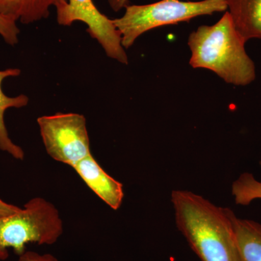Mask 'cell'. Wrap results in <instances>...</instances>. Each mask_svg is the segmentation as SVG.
I'll return each instance as SVG.
<instances>
[{
    "mask_svg": "<svg viewBox=\"0 0 261 261\" xmlns=\"http://www.w3.org/2000/svg\"><path fill=\"white\" fill-rule=\"evenodd\" d=\"M171 200L177 227L201 261H243L226 208L181 190Z\"/></svg>",
    "mask_w": 261,
    "mask_h": 261,
    "instance_id": "1",
    "label": "cell"
},
{
    "mask_svg": "<svg viewBox=\"0 0 261 261\" xmlns=\"http://www.w3.org/2000/svg\"><path fill=\"white\" fill-rule=\"evenodd\" d=\"M245 43L226 11L214 25H201L191 33L188 39L190 65L212 70L226 83L249 85L256 78V71Z\"/></svg>",
    "mask_w": 261,
    "mask_h": 261,
    "instance_id": "2",
    "label": "cell"
},
{
    "mask_svg": "<svg viewBox=\"0 0 261 261\" xmlns=\"http://www.w3.org/2000/svg\"><path fill=\"white\" fill-rule=\"evenodd\" d=\"M63 233L59 211L42 197H34L20 210L0 216V261L9 257V250L20 256L27 245H51Z\"/></svg>",
    "mask_w": 261,
    "mask_h": 261,
    "instance_id": "3",
    "label": "cell"
},
{
    "mask_svg": "<svg viewBox=\"0 0 261 261\" xmlns=\"http://www.w3.org/2000/svg\"><path fill=\"white\" fill-rule=\"evenodd\" d=\"M125 9L121 18L113 20L121 34L122 46L128 49L137 38L149 30L190 21L202 15L226 11L228 5L226 0H161L149 5H129Z\"/></svg>",
    "mask_w": 261,
    "mask_h": 261,
    "instance_id": "4",
    "label": "cell"
},
{
    "mask_svg": "<svg viewBox=\"0 0 261 261\" xmlns=\"http://www.w3.org/2000/svg\"><path fill=\"white\" fill-rule=\"evenodd\" d=\"M37 123L46 152L55 161L72 166L92 154L83 115L58 113L39 117Z\"/></svg>",
    "mask_w": 261,
    "mask_h": 261,
    "instance_id": "5",
    "label": "cell"
},
{
    "mask_svg": "<svg viewBox=\"0 0 261 261\" xmlns=\"http://www.w3.org/2000/svg\"><path fill=\"white\" fill-rule=\"evenodd\" d=\"M56 13L59 25L70 27L77 21L86 24L87 33L100 44L108 58L128 65L121 34L113 20L102 14L92 0H68L67 5Z\"/></svg>",
    "mask_w": 261,
    "mask_h": 261,
    "instance_id": "6",
    "label": "cell"
},
{
    "mask_svg": "<svg viewBox=\"0 0 261 261\" xmlns=\"http://www.w3.org/2000/svg\"><path fill=\"white\" fill-rule=\"evenodd\" d=\"M87 185L108 206L118 210L124 193L121 182L110 176L92 154L71 166Z\"/></svg>",
    "mask_w": 261,
    "mask_h": 261,
    "instance_id": "7",
    "label": "cell"
},
{
    "mask_svg": "<svg viewBox=\"0 0 261 261\" xmlns=\"http://www.w3.org/2000/svg\"><path fill=\"white\" fill-rule=\"evenodd\" d=\"M68 0H0V13L23 24L36 23L47 18L49 9L58 10Z\"/></svg>",
    "mask_w": 261,
    "mask_h": 261,
    "instance_id": "8",
    "label": "cell"
},
{
    "mask_svg": "<svg viewBox=\"0 0 261 261\" xmlns=\"http://www.w3.org/2000/svg\"><path fill=\"white\" fill-rule=\"evenodd\" d=\"M21 70L19 68L0 70V150L7 152L15 159L23 161L25 158L23 149L10 139L5 125V115L10 108H21L28 106L29 98L25 94H20L16 97H8L2 88L3 81L10 77L19 76Z\"/></svg>",
    "mask_w": 261,
    "mask_h": 261,
    "instance_id": "9",
    "label": "cell"
},
{
    "mask_svg": "<svg viewBox=\"0 0 261 261\" xmlns=\"http://www.w3.org/2000/svg\"><path fill=\"white\" fill-rule=\"evenodd\" d=\"M228 13L245 42L261 39V0H226Z\"/></svg>",
    "mask_w": 261,
    "mask_h": 261,
    "instance_id": "10",
    "label": "cell"
},
{
    "mask_svg": "<svg viewBox=\"0 0 261 261\" xmlns=\"http://www.w3.org/2000/svg\"><path fill=\"white\" fill-rule=\"evenodd\" d=\"M226 211L232 225L242 260L261 261V224L239 219L229 208Z\"/></svg>",
    "mask_w": 261,
    "mask_h": 261,
    "instance_id": "11",
    "label": "cell"
},
{
    "mask_svg": "<svg viewBox=\"0 0 261 261\" xmlns=\"http://www.w3.org/2000/svg\"><path fill=\"white\" fill-rule=\"evenodd\" d=\"M232 195L238 205H249L252 200L261 199V182L250 173H243L233 182Z\"/></svg>",
    "mask_w": 261,
    "mask_h": 261,
    "instance_id": "12",
    "label": "cell"
},
{
    "mask_svg": "<svg viewBox=\"0 0 261 261\" xmlns=\"http://www.w3.org/2000/svg\"><path fill=\"white\" fill-rule=\"evenodd\" d=\"M19 29L13 19L0 13V36L7 44L15 46L19 42Z\"/></svg>",
    "mask_w": 261,
    "mask_h": 261,
    "instance_id": "13",
    "label": "cell"
},
{
    "mask_svg": "<svg viewBox=\"0 0 261 261\" xmlns=\"http://www.w3.org/2000/svg\"><path fill=\"white\" fill-rule=\"evenodd\" d=\"M19 257L18 261H58L51 254H39L33 251H25Z\"/></svg>",
    "mask_w": 261,
    "mask_h": 261,
    "instance_id": "14",
    "label": "cell"
},
{
    "mask_svg": "<svg viewBox=\"0 0 261 261\" xmlns=\"http://www.w3.org/2000/svg\"><path fill=\"white\" fill-rule=\"evenodd\" d=\"M20 208L21 207L8 203V202H5L4 200L0 198V216L14 214V213L20 210Z\"/></svg>",
    "mask_w": 261,
    "mask_h": 261,
    "instance_id": "15",
    "label": "cell"
},
{
    "mask_svg": "<svg viewBox=\"0 0 261 261\" xmlns=\"http://www.w3.org/2000/svg\"><path fill=\"white\" fill-rule=\"evenodd\" d=\"M108 3L111 9L116 13L129 5V0H108Z\"/></svg>",
    "mask_w": 261,
    "mask_h": 261,
    "instance_id": "16",
    "label": "cell"
}]
</instances>
